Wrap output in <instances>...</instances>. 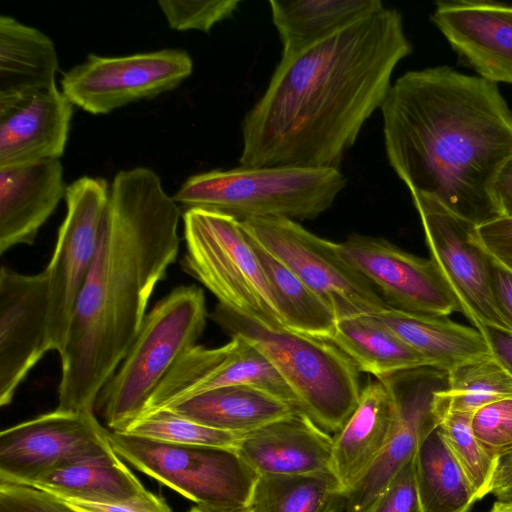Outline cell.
Segmentation results:
<instances>
[{
	"label": "cell",
	"instance_id": "obj_4",
	"mask_svg": "<svg viewBox=\"0 0 512 512\" xmlns=\"http://www.w3.org/2000/svg\"><path fill=\"white\" fill-rule=\"evenodd\" d=\"M345 186L339 168L240 165L192 175L172 198L185 210L216 212L239 222L311 220L329 209Z\"/></svg>",
	"mask_w": 512,
	"mask_h": 512
},
{
	"label": "cell",
	"instance_id": "obj_35",
	"mask_svg": "<svg viewBox=\"0 0 512 512\" xmlns=\"http://www.w3.org/2000/svg\"><path fill=\"white\" fill-rule=\"evenodd\" d=\"M239 4V0L158 1L170 28L202 32H209L216 23L231 17Z\"/></svg>",
	"mask_w": 512,
	"mask_h": 512
},
{
	"label": "cell",
	"instance_id": "obj_17",
	"mask_svg": "<svg viewBox=\"0 0 512 512\" xmlns=\"http://www.w3.org/2000/svg\"><path fill=\"white\" fill-rule=\"evenodd\" d=\"M48 276L0 271V406L9 405L48 352Z\"/></svg>",
	"mask_w": 512,
	"mask_h": 512
},
{
	"label": "cell",
	"instance_id": "obj_25",
	"mask_svg": "<svg viewBox=\"0 0 512 512\" xmlns=\"http://www.w3.org/2000/svg\"><path fill=\"white\" fill-rule=\"evenodd\" d=\"M272 22L289 57L384 7L380 0H270Z\"/></svg>",
	"mask_w": 512,
	"mask_h": 512
},
{
	"label": "cell",
	"instance_id": "obj_16",
	"mask_svg": "<svg viewBox=\"0 0 512 512\" xmlns=\"http://www.w3.org/2000/svg\"><path fill=\"white\" fill-rule=\"evenodd\" d=\"M227 386L254 387L297 406L292 391L271 361L242 337L231 336L229 343L217 348H190L153 392L141 415Z\"/></svg>",
	"mask_w": 512,
	"mask_h": 512
},
{
	"label": "cell",
	"instance_id": "obj_1",
	"mask_svg": "<svg viewBox=\"0 0 512 512\" xmlns=\"http://www.w3.org/2000/svg\"><path fill=\"white\" fill-rule=\"evenodd\" d=\"M411 52L401 13L383 7L281 57L243 119L240 165L338 168Z\"/></svg>",
	"mask_w": 512,
	"mask_h": 512
},
{
	"label": "cell",
	"instance_id": "obj_46",
	"mask_svg": "<svg viewBox=\"0 0 512 512\" xmlns=\"http://www.w3.org/2000/svg\"><path fill=\"white\" fill-rule=\"evenodd\" d=\"M188 512H218V511H209L202 508H199L197 506L191 508ZM232 512H251L250 509L241 510V511H232Z\"/></svg>",
	"mask_w": 512,
	"mask_h": 512
},
{
	"label": "cell",
	"instance_id": "obj_7",
	"mask_svg": "<svg viewBox=\"0 0 512 512\" xmlns=\"http://www.w3.org/2000/svg\"><path fill=\"white\" fill-rule=\"evenodd\" d=\"M186 252L182 269L219 304L260 325L287 329L252 240L236 219L206 210L183 214Z\"/></svg>",
	"mask_w": 512,
	"mask_h": 512
},
{
	"label": "cell",
	"instance_id": "obj_8",
	"mask_svg": "<svg viewBox=\"0 0 512 512\" xmlns=\"http://www.w3.org/2000/svg\"><path fill=\"white\" fill-rule=\"evenodd\" d=\"M114 452L140 472L218 512L249 509L259 474L236 450L178 445L111 431Z\"/></svg>",
	"mask_w": 512,
	"mask_h": 512
},
{
	"label": "cell",
	"instance_id": "obj_40",
	"mask_svg": "<svg viewBox=\"0 0 512 512\" xmlns=\"http://www.w3.org/2000/svg\"><path fill=\"white\" fill-rule=\"evenodd\" d=\"M486 251L512 270V217H500L477 227Z\"/></svg>",
	"mask_w": 512,
	"mask_h": 512
},
{
	"label": "cell",
	"instance_id": "obj_10",
	"mask_svg": "<svg viewBox=\"0 0 512 512\" xmlns=\"http://www.w3.org/2000/svg\"><path fill=\"white\" fill-rule=\"evenodd\" d=\"M109 189L105 179L91 176H82L66 188V216L45 269L49 351L60 354L66 345L75 305L96 254Z\"/></svg>",
	"mask_w": 512,
	"mask_h": 512
},
{
	"label": "cell",
	"instance_id": "obj_30",
	"mask_svg": "<svg viewBox=\"0 0 512 512\" xmlns=\"http://www.w3.org/2000/svg\"><path fill=\"white\" fill-rule=\"evenodd\" d=\"M250 238L286 328L329 341L337 323L332 308L268 250Z\"/></svg>",
	"mask_w": 512,
	"mask_h": 512
},
{
	"label": "cell",
	"instance_id": "obj_20",
	"mask_svg": "<svg viewBox=\"0 0 512 512\" xmlns=\"http://www.w3.org/2000/svg\"><path fill=\"white\" fill-rule=\"evenodd\" d=\"M333 436L303 412L244 434L237 453L259 476L332 473Z\"/></svg>",
	"mask_w": 512,
	"mask_h": 512
},
{
	"label": "cell",
	"instance_id": "obj_42",
	"mask_svg": "<svg viewBox=\"0 0 512 512\" xmlns=\"http://www.w3.org/2000/svg\"><path fill=\"white\" fill-rule=\"evenodd\" d=\"M476 329L485 338L493 356L512 374V331L488 324Z\"/></svg>",
	"mask_w": 512,
	"mask_h": 512
},
{
	"label": "cell",
	"instance_id": "obj_29",
	"mask_svg": "<svg viewBox=\"0 0 512 512\" xmlns=\"http://www.w3.org/2000/svg\"><path fill=\"white\" fill-rule=\"evenodd\" d=\"M414 459L423 512H470L475 492L437 427L422 438Z\"/></svg>",
	"mask_w": 512,
	"mask_h": 512
},
{
	"label": "cell",
	"instance_id": "obj_31",
	"mask_svg": "<svg viewBox=\"0 0 512 512\" xmlns=\"http://www.w3.org/2000/svg\"><path fill=\"white\" fill-rule=\"evenodd\" d=\"M349 493L332 473L260 475L251 512H348Z\"/></svg>",
	"mask_w": 512,
	"mask_h": 512
},
{
	"label": "cell",
	"instance_id": "obj_36",
	"mask_svg": "<svg viewBox=\"0 0 512 512\" xmlns=\"http://www.w3.org/2000/svg\"><path fill=\"white\" fill-rule=\"evenodd\" d=\"M472 429L487 452L497 460L512 453V398L488 404L472 416Z\"/></svg>",
	"mask_w": 512,
	"mask_h": 512
},
{
	"label": "cell",
	"instance_id": "obj_11",
	"mask_svg": "<svg viewBox=\"0 0 512 512\" xmlns=\"http://www.w3.org/2000/svg\"><path fill=\"white\" fill-rule=\"evenodd\" d=\"M192 69V58L182 49L124 56L89 54L63 74L60 84L74 105L91 114H107L176 88Z\"/></svg>",
	"mask_w": 512,
	"mask_h": 512
},
{
	"label": "cell",
	"instance_id": "obj_37",
	"mask_svg": "<svg viewBox=\"0 0 512 512\" xmlns=\"http://www.w3.org/2000/svg\"><path fill=\"white\" fill-rule=\"evenodd\" d=\"M414 457L396 474L365 512H423Z\"/></svg>",
	"mask_w": 512,
	"mask_h": 512
},
{
	"label": "cell",
	"instance_id": "obj_23",
	"mask_svg": "<svg viewBox=\"0 0 512 512\" xmlns=\"http://www.w3.org/2000/svg\"><path fill=\"white\" fill-rule=\"evenodd\" d=\"M165 409L206 426L238 434L301 412L295 404L250 386L213 389Z\"/></svg>",
	"mask_w": 512,
	"mask_h": 512
},
{
	"label": "cell",
	"instance_id": "obj_38",
	"mask_svg": "<svg viewBox=\"0 0 512 512\" xmlns=\"http://www.w3.org/2000/svg\"><path fill=\"white\" fill-rule=\"evenodd\" d=\"M0 512H76L35 487L0 481Z\"/></svg>",
	"mask_w": 512,
	"mask_h": 512
},
{
	"label": "cell",
	"instance_id": "obj_27",
	"mask_svg": "<svg viewBox=\"0 0 512 512\" xmlns=\"http://www.w3.org/2000/svg\"><path fill=\"white\" fill-rule=\"evenodd\" d=\"M114 452L57 467L24 484L60 498L122 502L148 492Z\"/></svg>",
	"mask_w": 512,
	"mask_h": 512
},
{
	"label": "cell",
	"instance_id": "obj_39",
	"mask_svg": "<svg viewBox=\"0 0 512 512\" xmlns=\"http://www.w3.org/2000/svg\"><path fill=\"white\" fill-rule=\"evenodd\" d=\"M56 498L76 512H173L162 497L157 496L151 491H148L138 498L122 502H99L79 498Z\"/></svg>",
	"mask_w": 512,
	"mask_h": 512
},
{
	"label": "cell",
	"instance_id": "obj_19",
	"mask_svg": "<svg viewBox=\"0 0 512 512\" xmlns=\"http://www.w3.org/2000/svg\"><path fill=\"white\" fill-rule=\"evenodd\" d=\"M74 104L56 85L0 97V169L59 159Z\"/></svg>",
	"mask_w": 512,
	"mask_h": 512
},
{
	"label": "cell",
	"instance_id": "obj_21",
	"mask_svg": "<svg viewBox=\"0 0 512 512\" xmlns=\"http://www.w3.org/2000/svg\"><path fill=\"white\" fill-rule=\"evenodd\" d=\"M66 188L59 159L0 169L1 254L20 244H33Z\"/></svg>",
	"mask_w": 512,
	"mask_h": 512
},
{
	"label": "cell",
	"instance_id": "obj_12",
	"mask_svg": "<svg viewBox=\"0 0 512 512\" xmlns=\"http://www.w3.org/2000/svg\"><path fill=\"white\" fill-rule=\"evenodd\" d=\"M114 453L94 412L56 408L0 433V481L28 484L66 464Z\"/></svg>",
	"mask_w": 512,
	"mask_h": 512
},
{
	"label": "cell",
	"instance_id": "obj_24",
	"mask_svg": "<svg viewBox=\"0 0 512 512\" xmlns=\"http://www.w3.org/2000/svg\"><path fill=\"white\" fill-rule=\"evenodd\" d=\"M375 315L430 366L446 372L491 353L479 330L455 323L448 316L415 314L394 308Z\"/></svg>",
	"mask_w": 512,
	"mask_h": 512
},
{
	"label": "cell",
	"instance_id": "obj_28",
	"mask_svg": "<svg viewBox=\"0 0 512 512\" xmlns=\"http://www.w3.org/2000/svg\"><path fill=\"white\" fill-rule=\"evenodd\" d=\"M343 351L359 371L379 379L429 363L375 314H359L337 320L329 340Z\"/></svg>",
	"mask_w": 512,
	"mask_h": 512
},
{
	"label": "cell",
	"instance_id": "obj_45",
	"mask_svg": "<svg viewBox=\"0 0 512 512\" xmlns=\"http://www.w3.org/2000/svg\"><path fill=\"white\" fill-rule=\"evenodd\" d=\"M488 512H512V501L497 500Z\"/></svg>",
	"mask_w": 512,
	"mask_h": 512
},
{
	"label": "cell",
	"instance_id": "obj_26",
	"mask_svg": "<svg viewBox=\"0 0 512 512\" xmlns=\"http://www.w3.org/2000/svg\"><path fill=\"white\" fill-rule=\"evenodd\" d=\"M57 70L56 48L46 34L0 16V97L54 86Z\"/></svg>",
	"mask_w": 512,
	"mask_h": 512
},
{
	"label": "cell",
	"instance_id": "obj_3",
	"mask_svg": "<svg viewBox=\"0 0 512 512\" xmlns=\"http://www.w3.org/2000/svg\"><path fill=\"white\" fill-rule=\"evenodd\" d=\"M381 112L388 162L410 192L477 227L502 217L492 185L512 156V110L497 84L447 66L409 71Z\"/></svg>",
	"mask_w": 512,
	"mask_h": 512
},
{
	"label": "cell",
	"instance_id": "obj_33",
	"mask_svg": "<svg viewBox=\"0 0 512 512\" xmlns=\"http://www.w3.org/2000/svg\"><path fill=\"white\" fill-rule=\"evenodd\" d=\"M472 415L449 412L438 420V431L470 482L477 500L491 493L499 460L475 436Z\"/></svg>",
	"mask_w": 512,
	"mask_h": 512
},
{
	"label": "cell",
	"instance_id": "obj_34",
	"mask_svg": "<svg viewBox=\"0 0 512 512\" xmlns=\"http://www.w3.org/2000/svg\"><path fill=\"white\" fill-rule=\"evenodd\" d=\"M121 432L169 444L211 446L232 450H237L244 435L209 427L166 409L139 416Z\"/></svg>",
	"mask_w": 512,
	"mask_h": 512
},
{
	"label": "cell",
	"instance_id": "obj_18",
	"mask_svg": "<svg viewBox=\"0 0 512 512\" xmlns=\"http://www.w3.org/2000/svg\"><path fill=\"white\" fill-rule=\"evenodd\" d=\"M463 65L497 84H512V5L438 1L431 15Z\"/></svg>",
	"mask_w": 512,
	"mask_h": 512
},
{
	"label": "cell",
	"instance_id": "obj_13",
	"mask_svg": "<svg viewBox=\"0 0 512 512\" xmlns=\"http://www.w3.org/2000/svg\"><path fill=\"white\" fill-rule=\"evenodd\" d=\"M411 196L430 258L450 285L461 313L475 328L488 324L510 330L492 297L487 251L479 239L477 226L431 197L417 192H411Z\"/></svg>",
	"mask_w": 512,
	"mask_h": 512
},
{
	"label": "cell",
	"instance_id": "obj_2",
	"mask_svg": "<svg viewBox=\"0 0 512 512\" xmlns=\"http://www.w3.org/2000/svg\"><path fill=\"white\" fill-rule=\"evenodd\" d=\"M180 216L152 169L115 175L96 254L59 354L58 409L94 412L142 327L156 286L176 261Z\"/></svg>",
	"mask_w": 512,
	"mask_h": 512
},
{
	"label": "cell",
	"instance_id": "obj_32",
	"mask_svg": "<svg viewBox=\"0 0 512 512\" xmlns=\"http://www.w3.org/2000/svg\"><path fill=\"white\" fill-rule=\"evenodd\" d=\"M512 398V374L492 353L470 359L448 371L447 388L433 400L438 420L446 413L472 415L493 402Z\"/></svg>",
	"mask_w": 512,
	"mask_h": 512
},
{
	"label": "cell",
	"instance_id": "obj_43",
	"mask_svg": "<svg viewBox=\"0 0 512 512\" xmlns=\"http://www.w3.org/2000/svg\"><path fill=\"white\" fill-rule=\"evenodd\" d=\"M492 195L502 217H512V156L499 169Z\"/></svg>",
	"mask_w": 512,
	"mask_h": 512
},
{
	"label": "cell",
	"instance_id": "obj_6",
	"mask_svg": "<svg viewBox=\"0 0 512 512\" xmlns=\"http://www.w3.org/2000/svg\"><path fill=\"white\" fill-rule=\"evenodd\" d=\"M208 317L203 290L178 286L158 301L96 405L111 431L137 419L153 392L203 334Z\"/></svg>",
	"mask_w": 512,
	"mask_h": 512
},
{
	"label": "cell",
	"instance_id": "obj_22",
	"mask_svg": "<svg viewBox=\"0 0 512 512\" xmlns=\"http://www.w3.org/2000/svg\"><path fill=\"white\" fill-rule=\"evenodd\" d=\"M394 420L391 397L379 380L369 381L344 425L333 436L331 471L351 491L370 471L390 438Z\"/></svg>",
	"mask_w": 512,
	"mask_h": 512
},
{
	"label": "cell",
	"instance_id": "obj_9",
	"mask_svg": "<svg viewBox=\"0 0 512 512\" xmlns=\"http://www.w3.org/2000/svg\"><path fill=\"white\" fill-rule=\"evenodd\" d=\"M244 230L321 296L337 320L391 308L375 287L339 253L337 243L287 218L240 222Z\"/></svg>",
	"mask_w": 512,
	"mask_h": 512
},
{
	"label": "cell",
	"instance_id": "obj_14",
	"mask_svg": "<svg viewBox=\"0 0 512 512\" xmlns=\"http://www.w3.org/2000/svg\"><path fill=\"white\" fill-rule=\"evenodd\" d=\"M340 255L394 309L449 316L461 306L437 264L377 237L353 234L337 243Z\"/></svg>",
	"mask_w": 512,
	"mask_h": 512
},
{
	"label": "cell",
	"instance_id": "obj_44",
	"mask_svg": "<svg viewBox=\"0 0 512 512\" xmlns=\"http://www.w3.org/2000/svg\"><path fill=\"white\" fill-rule=\"evenodd\" d=\"M491 493L497 500L512 501V453L499 460Z\"/></svg>",
	"mask_w": 512,
	"mask_h": 512
},
{
	"label": "cell",
	"instance_id": "obj_15",
	"mask_svg": "<svg viewBox=\"0 0 512 512\" xmlns=\"http://www.w3.org/2000/svg\"><path fill=\"white\" fill-rule=\"evenodd\" d=\"M379 380L393 403L392 432L368 474L348 492V512H365L414 457L422 438L437 427L433 400L439 390L447 388L448 372L433 366H422Z\"/></svg>",
	"mask_w": 512,
	"mask_h": 512
},
{
	"label": "cell",
	"instance_id": "obj_41",
	"mask_svg": "<svg viewBox=\"0 0 512 512\" xmlns=\"http://www.w3.org/2000/svg\"><path fill=\"white\" fill-rule=\"evenodd\" d=\"M487 270L495 306L512 331V270L488 252Z\"/></svg>",
	"mask_w": 512,
	"mask_h": 512
},
{
	"label": "cell",
	"instance_id": "obj_5",
	"mask_svg": "<svg viewBox=\"0 0 512 512\" xmlns=\"http://www.w3.org/2000/svg\"><path fill=\"white\" fill-rule=\"evenodd\" d=\"M211 318L230 336L258 348L292 391L300 411L327 432L336 433L354 411L359 370L328 340L289 329L272 330L219 304Z\"/></svg>",
	"mask_w": 512,
	"mask_h": 512
}]
</instances>
